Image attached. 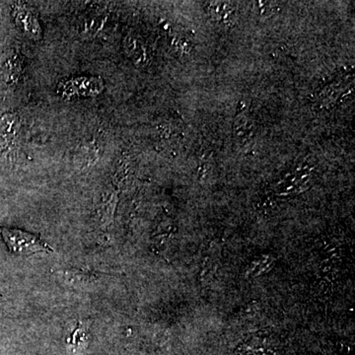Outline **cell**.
I'll list each match as a JSON object with an SVG mask.
<instances>
[{
  "mask_svg": "<svg viewBox=\"0 0 355 355\" xmlns=\"http://www.w3.org/2000/svg\"><path fill=\"white\" fill-rule=\"evenodd\" d=\"M0 233L9 251L18 256L53 252V249L39 235L26 232L21 229L7 227L0 228Z\"/></svg>",
  "mask_w": 355,
  "mask_h": 355,
  "instance_id": "1",
  "label": "cell"
},
{
  "mask_svg": "<svg viewBox=\"0 0 355 355\" xmlns=\"http://www.w3.org/2000/svg\"><path fill=\"white\" fill-rule=\"evenodd\" d=\"M105 90L101 77L73 76L58 83L57 93L65 100L79 97H96Z\"/></svg>",
  "mask_w": 355,
  "mask_h": 355,
  "instance_id": "2",
  "label": "cell"
},
{
  "mask_svg": "<svg viewBox=\"0 0 355 355\" xmlns=\"http://www.w3.org/2000/svg\"><path fill=\"white\" fill-rule=\"evenodd\" d=\"M11 15L16 27L28 39L40 41L43 38V28L34 9L24 2H15L11 6Z\"/></svg>",
  "mask_w": 355,
  "mask_h": 355,
  "instance_id": "3",
  "label": "cell"
},
{
  "mask_svg": "<svg viewBox=\"0 0 355 355\" xmlns=\"http://www.w3.org/2000/svg\"><path fill=\"white\" fill-rule=\"evenodd\" d=\"M24 69V58L16 49L6 51L0 58V78L7 85H17L22 78Z\"/></svg>",
  "mask_w": 355,
  "mask_h": 355,
  "instance_id": "4",
  "label": "cell"
},
{
  "mask_svg": "<svg viewBox=\"0 0 355 355\" xmlns=\"http://www.w3.org/2000/svg\"><path fill=\"white\" fill-rule=\"evenodd\" d=\"M19 130L20 120L17 114L6 113L0 116V153L12 149Z\"/></svg>",
  "mask_w": 355,
  "mask_h": 355,
  "instance_id": "5",
  "label": "cell"
},
{
  "mask_svg": "<svg viewBox=\"0 0 355 355\" xmlns=\"http://www.w3.org/2000/svg\"><path fill=\"white\" fill-rule=\"evenodd\" d=\"M123 46L127 51L128 57L132 58L135 64H140V62H146V53H144V48L141 44L137 41V39L133 38L132 36H128L123 42Z\"/></svg>",
  "mask_w": 355,
  "mask_h": 355,
  "instance_id": "6",
  "label": "cell"
}]
</instances>
